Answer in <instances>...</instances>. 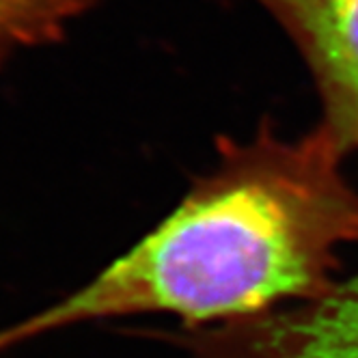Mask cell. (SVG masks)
<instances>
[{
	"instance_id": "4",
	"label": "cell",
	"mask_w": 358,
	"mask_h": 358,
	"mask_svg": "<svg viewBox=\"0 0 358 358\" xmlns=\"http://www.w3.org/2000/svg\"><path fill=\"white\" fill-rule=\"evenodd\" d=\"M95 0H0V67L29 48L59 41Z\"/></svg>"
},
{
	"instance_id": "1",
	"label": "cell",
	"mask_w": 358,
	"mask_h": 358,
	"mask_svg": "<svg viewBox=\"0 0 358 358\" xmlns=\"http://www.w3.org/2000/svg\"><path fill=\"white\" fill-rule=\"evenodd\" d=\"M218 162L182 201L85 285L0 328V354L89 322L173 315L208 328L313 300L358 244L350 153L324 123L283 138L264 119L246 141L220 136Z\"/></svg>"
},
{
	"instance_id": "2",
	"label": "cell",
	"mask_w": 358,
	"mask_h": 358,
	"mask_svg": "<svg viewBox=\"0 0 358 358\" xmlns=\"http://www.w3.org/2000/svg\"><path fill=\"white\" fill-rule=\"evenodd\" d=\"M186 358H358V270L326 294L268 313L179 328Z\"/></svg>"
},
{
	"instance_id": "3",
	"label": "cell",
	"mask_w": 358,
	"mask_h": 358,
	"mask_svg": "<svg viewBox=\"0 0 358 358\" xmlns=\"http://www.w3.org/2000/svg\"><path fill=\"white\" fill-rule=\"evenodd\" d=\"M292 39L309 69L320 123L358 151V0H255Z\"/></svg>"
}]
</instances>
